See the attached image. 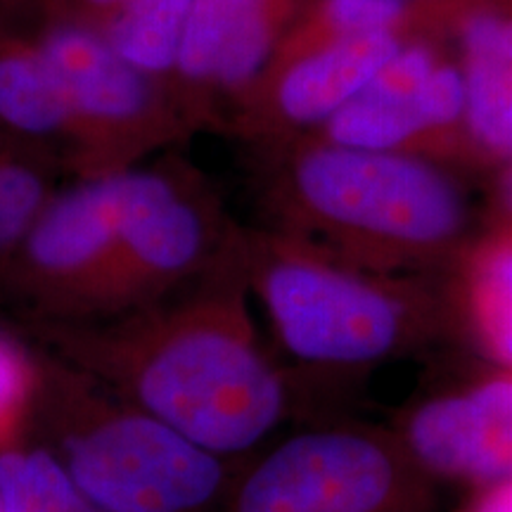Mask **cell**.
Returning <instances> with one entry per match:
<instances>
[{"mask_svg": "<svg viewBox=\"0 0 512 512\" xmlns=\"http://www.w3.org/2000/svg\"><path fill=\"white\" fill-rule=\"evenodd\" d=\"M55 174L48 159L0 133V252L22 238L55 195Z\"/></svg>", "mask_w": 512, "mask_h": 512, "instance_id": "cell-19", "label": "cell"}, {"mask_svg": "<svg viewBox=\"0 0 512 512\" xmlns=\"http://www.w3.org/2000/svg\"><path fill=\"white\" fill-rule=\"evenodd\" d=\"M41 361L17 339L0 332V451L22 444L34 420Z\"/></svg>", "mask_w": 512, "mask_h": 512, "instance_id": "cell-20", "label": "cell"}, {"mask_svg": "<svg viewBox=\"0 0 512 512\" xmlns=\"http://www.w3.org/2000/svg\"><path fill=\"white\" fill-rule=\"evenodd\" d=\"M413 17L456 50L472 162L494 174L512 157V0H413Z\"/></svg>", "mask_w": 512, "mask_h": 512, "instance_id": "cell-13", "label": "cell"}, {"mask_svg": "<svg viewBox=\"0 0 512 512\" xmlns=\"http://www.w3.org/2000/svg\"><path fill=\"white\" fill-rule=\"evenodd\" d=\"M448 283L456 328L494 368H512V223L482 226Z\"/></svg>", "mask_w": 512, "mask_h": 512, "instance_id": "cell-15", "label": "cell"}, {"mask_svg": "<svg viewBox=\"0 0 512 512\" xmlns=\"http://www.w3.org/2000/svg\"><path fill=\"white\" fill-rule=\"evenodd\" d=\"M190 5L192 0H126L105 38L128 62L169 83Z\"/></svg>", "mask_w": 512, "mask_h": 512, "instance_id": "cell-18", "label": "cell"}, {"mask_svg": "<svg viewBox=\"0 0 512 512\" xmlns=\"http://www.w3.org/2000/svg\"><path fill=\"white\" fill-rule=\"evenodd\" d=\"M467 512H512V477L484 484L482 496L472 503Z\"/></svg>", "mask_w": 512, "mask_h": 512, "instance_id": "cell-24", "label": "cell"}, {"mask_svg": "<svg viewBox=\"0 0 512 512\" xmlns=\"http://www.w3.org/2000/svg\"><path fill=\"white\" fill-rule=\"evenodd\" d=\"M0 494L5 512H105L76 489L46 446L0 451Z\"/></svg>", "mask_w": 512, "mask_h": 512, "instance_id": "cell-17", "label": "cell"}, {"mask_svg": "<svg viewBox=\"0 0 512 512\" xmlns=\"http://www.w3.org/2000/svg\"><path fill=\"white\" fill-rule=\"evenodd\" d=\"M124 3L126 0H60V5L53 12L72 19V22L81 24V27L107 36L114 27V22L119 19L121 10H124Z\"/></svg>", "mask_w": 512, "mask_h": 512, "instance_id": "cell-21", "label": "cell"}, {"mask_svg": "<svg viewBox=\"0 0 512 512\" xmlns=\"http://www.w3.org/2000/svg\"><path fill=\"white\" fill-rule=\"evenodd\" d=\"M249 297L240 235L209 273L157 302L110 318L29 328L55 358L119 399L238 460L292 411L290 377L261 344Z\"/></svg>", "mask_w": 512, "mask_h": 512, "instance_id": "cell-1", "label": "cell"}, {"mask_svg": "<svg viewBox=\"0 0 512 512\" xmlns=\"http://www.w3.org/2000/svg\"><path fill=\"white\" fill-rule=\"evenodd\" d=\"M394 432L427 475L482 486L512 477V368L422 399Z\"/></svg>", "mask_w": 512, "mask_h": 512, "instance_id": "cell-12", "label": "cell"}, {"mask_svg": "<svg viewBox=\"0 0 512 512\" xmlns=\"http://www.w3.org/2000/svg\"><path fill=\"white\" fill-rule=\"evenodd\" d=\"M311 0H192L171 88L200 131H223L233 102Z\"/></svg>", "mask_w": 512, "mask_h": 512, "instance_id": "cell-11", "label": "cell"}, {"mask_svg": "<svg viewBox=\"0 0 512 512\" xmlns=\"http://www.w3.org/2000/svg\"><path fill=\"white\" fill-rule=\"evenodd\" d=\"M124 171L76 178L72 188L50 197L22 238L0 252V290L29 325L81 323L93 316L117 252Z\"/></svg>", "mask_w": 512, "mask_h": 512, "instance_id": "cell-9", "label": "cell"}, {"mask_svg": "<svg viewBox=\"0 0 512 512\" xmlns=\"http://www.w3.org/2000/svg\"><path fill=\"white\" fill-rule=\"evenodd\" d=\"M413 24V34L380 72L311 133L332 143L475 171L456 50L439 31L420 27L415 17Z\"/></svg>", "mask_w": 512, "mask_h": 512, "instance_id": "cell-8", "label": "cell"}, {"mask_svg": "<svg viewBox=\"0 0 512 512\" xmlns=\"http://www.w3.org/2000/svg\"><path fill=\"white\" fill-rule=\"evenodd\" d=\"M240 235L209 178L174 150L131 166L117 252L88 320L140 309L195 283L226 259Z\"/></svg>", "mask_w": 512, "mask_h": 512, "instance_id": "cell-5", "label": "cell"}, {"mask_svg": "<svg viewBox=\"0 0 512 512\" xmlns=\"http://www.w3.org/2000/svg\"><path fill=\"white\" fill-rule=\"evenodd\" d=\"M34 34L79 117L91 176L131 169L195 136L174 88L128 62L98 31L53 12Z\"/></svg>", "mask_w": 512, "mask_h": 512, "instance_id": "cell-7", "label": "cell"}, {"mask_svg": "<svg viewBox=\"0 0 512 512\" xmlns=\"http://www.w3.org/2000/svg\"><path fill=\"white\" fill-rule=\"evenodd\" d=\"M425 477L396 432L337 422L273 444L235 475L223 505L226 512H403Z\"/></svg>", "mask_w": 512, "mask_h": 512, "instance_id": "cell-6", "label": "cell"}, {"mask_svg": "<svg viewBox=\"0 0 512 512\" xmlns=\"http://www.w3.org/2000/svg\"><path fill=\"white\" fill-rule=\"evenodd\" d=\"M247 147L261 226L349 264L448 275L482 230L451 166L318 133Z\"/></svg>", "mask_w": 512, "mask_h": 512, "instance_id": "cell-2", "label": "cell"}, {"mask_svg": "<svg viewBox=\"0 0 512 512\" xmlns=\"http://www.w3.org/2000/svg\"><path fill=\"white\" fill-rule=\"evenodd\" d=\"M34 425L69 479L105 512H211L235 460L185 437L53 354L41 358Z\"/></svg>", "mask_w": 512, "mask_h": 512, "instance_id": "cell-4", "label": "cell"}, {"mask_svg": "<svg viewBox=\"0 0 512 512\" xmlns=\"http://www.w3.org/2000/svg\"><path fill=\"white\" fill-rule=\"evenodd\" d=\"M0 133L74 178L91 176L67 88L31 27L0 22Z\"/></svg>", "mask_w": 512, "mask_h": 512, "instance_id": "cell-14", "label": "cell"}, {"mask_svg": "<svg viewBox=\"0 0 512 512\" xmlns=\"http://www.w3.org/2000/svg\"><path fill=\"white\" fill-rule=\"evenodd\" d=\"M413 29L411 12L406 27L344 38L271 60L233 102L223 133L256 145L316 131L380 72Z\"/></svg>", "mask_w": 512, "mask_h": 512, "instance_id": "cell-10", "label": "cell"}, {"mask_svg": "<svg viewBox=\"0 0 512 512\" xmlns=\"http://www.w3.org/2000/svg\"><path fill=\"white\" fill-rule=\"evenodd\" d=\"M494 223H512V157L494 171L489 214L484 216L482 226H494Z\"/></svg>", "mask_w": 512, "mask_h": 512, "instance_id": "cell-22", "label": "cell"}, {"mask_svg": "<svg viewBox=\"0 0 512 512\" xmlns=\"http://www.w3.org/2000/svg\"><path fill=\"white\" fill-rule=\"evenodd\" d=\"M0 512H5V510H3V494H0Z\"/></svg>", "mask_w": 512, "mask_h": 512, "instance_id": "cell-25", "label": "cell"}, {"mask_svg": "<svg viewBox=\"0 0 512 512\" xmlns=\"http://www.w3.org/2000/svg\"><path fill=\"white\" fill-rule=\"evenodd\" d=\"M411 12L413 0H311L280 38L271 60H283L344 38L406 27Z\"/></svg>", "mask_w": 512, "mask_h": 512, "instance_id": "cell-16", "label": "cell"}, {"mask_svg": "<svg viewBox=\"0 0 512 512\" xmlns=\"http://www.w3.org/2000/svg\"><path fill=\"white\" fill-rule=\"evenodd\" d=\"M57 5H60V0H0V22L34 29Z\"/></svg>", "mask_w": 512, "mask_h": 512, "instance_id": "cell-23", "label": "cell"}, {"mask_svg": "<svg viewBox=\"0 0 512 512\" xmlns=\"http://www.w3.org/2000/svg\"><path fill=\"white\" fill-rule=\"evenodd\" d=\"M242 261L280 351L311 373H363L458 330L448 275L373 271L264 226L245 228Z\"/></svg>", "mask_w": 512, "mask_h": 512, "instance_id": "cell-3", "label": "cell"}]
</instances>
